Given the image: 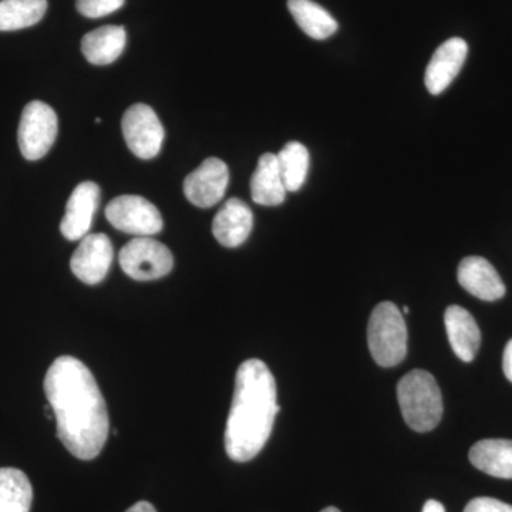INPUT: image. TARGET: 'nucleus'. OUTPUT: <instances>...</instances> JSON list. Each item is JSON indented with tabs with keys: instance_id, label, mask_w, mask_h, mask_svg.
<instances>
[{
	"instance_id": "f257e3e1",
	"label": "nucleus",
	"mask_w": 512,
	"mask_h": 512,
	"mask_svg": "<svg viewBox=\"0 0 512 512\" xmlns=\"http://www.w3.org/2000/svg\"><path fill=\"white\" fill-rule=\"evenodd\" d=\"M45 393L63 446L80 460L99 456L110 420L93 373L76 357H59L47 370Z\"/></svg>"
},
{
	"instance_id": "f03ea898",
	"label": "nucleus",
	"mask_w": 512,
	"mask_h": 512,
	"mask_svg": "<svg viewBox=\"0 0 512 512\" xmlns=\"http://www.w3.org/2000/svg\"><path fill=\"white\" fill-rule=\"evenodd\" d=\"M276 382L262 360L239 366L235 392L225 427V451L231 460L247 463L261 453L279 413Z\"/></svg>"
},
{
	"instance_id": "7ed1b4c3",
	"label": "nucleus",
	"mask_w": 512,
	"mask_h": 512,
	"mask_svg": "<svg viewBox=\"0 0 512 512\" xmlns=\"http://www.w3.org/2000/svg\"><path fill=\"white\" fill-rule=\"evenodd\" d=\"M397 400L407 426L427 433L439 426L443 417V396L434 376L426 370H413L397 384Z\"/></svg>"
},
{
	"instance_id": "20e7f679",
	"label": "nucleus",
	"mask_w": 512,
	"mask_h": 512,
	"mask_svg": "<svg viewBox=\"0 0 512 512\" xmlns=\"http://www.w3.org/2000/svg\"><path fill=\"white\" fill-rule=\"evenodd\" d=\"M407 326L404 315L392 302H382L373 309L367 326V342L377 365H399L407 355Z\"/></svg>"
},
{
	"instance_id": "39448f33",
	"label": "nucleus",
	"mask_w": 512,
	"mask_h": 512,
	"mask_svg": "<svg viewBox=\"0 0 512 512\" xmlns=\"http://www.w3.org/2000/svg\"><path fill=\"white\" fill-rule=\"evenodd\" d=\"M57 128L55 110L43 101H30L19 123L18 141L22 156L29 161L45 157L55 144Z\"/></svg>"
},
{
	"instance_id": "423d86ee",
	"label": "nucleus",
	"mask_w": 512,
	"mask_h": 512,
	"mask_svg": "<svg viewBox=\"0 0 512 512\" xmlns=\"http://www.w3.org/2000/svg\"><path fill=\"white\" fill-rule=\"evenodd\" d=\"M124 274L136 281H156L170 274L174 258L170 249L150 237L131 239L120 251Z\"/></svg>"
},
{
	"instance_id": "0eeeda50",
	"label": "nucleus",
	"mask_w": 512,
	"mask_h": 512,
	"mask_svg": "<svg viewBox=\"0 0 512 512\" xmlns=\"http://www.w3.org/2000/svg\"><path fill=\"white\" fill-rule=\"evenodd\" d=\"M106 217L119 231L136 237H153L163 229L156 205L138 195H120L106 207Z\"/></svg>"
},
{
	"instance_id": "6e6552de",
	"label": "nucleus",
	"mask_w": 512,
	"mask_h": 512,
	"mask_svg": "<svg viewBox=\"0 0 512 512\" xmlns=\"http://www.w3.org/2000/svg\"><path fill=\"white\" fill-rule=\"evenodd\" d=\"M121 128L124 140L134 156L141 160H151L160 154L165 137L164 127L150 106L143 103L131 106L124 113Z\"/></svg>"
},
{
	"instance_id": "1a4fd4ad",
	"label": "nucleus",
	"mask_w": 512,
	"mask_h": 512,
	"mask_svg": "<svg viewBox=\"0 0 512 512\" xmlns=\"http://www.w3.org/2000/svg\"><path fill=\"white\" fill-rule=\"evenodd\" d=\"M228 184L227 164L220 158L210 157L185 178L184 194L195 207L211 208L224 198Z\"/></svg>"
},
{
	"instance_id": "9d476101",
	"label": "nucleus",
	"mask_w": 512,
	"mask_h": 512,
	"mask_svg": "<svg viewBox=\"0 0 512 512\" xmlns=\"http://www.w3.org/2000/svg\"><path fill=\"white\" fill-rule=\"evenodd\" d=\"M114 249L106 234H90L74 251L70 268L87 285H97L109 274Z\"/></svg>"
},
{
	"instance_id": "9b49d317",
	"label": "nucleus",
	"mask_w": 512,
	"mask_h": 512,
	"mask_svg": "<svg viewBox=\"0 0 512 512\" xmlns=\"http://www.w3.org/2000/svg\"><path fill=\"white\" fill-rule=\"evenodd\" d=\"M100 187L93 181L77 185L66 204L60 231L69 241H82L89 235L93 217L99 208Z\"/></svg>"
},
{
	"instance_id": "f8f14e48",
	"label": "nucleus",
	"mask_w": 512,
	"mask_h": 512,
	"mask_svg": "<svg viewBox=\"0 0 512 512\" xmlns=\"http://www.w3.org/2000/svg\"><path fill=\"white\" fill-rule=\"evenodd\" d=\"M468 55V45L461 37H453L444 42L431 57L426 69L424 83L434 96L441 94L453 83Z\"/></svg>"
},
{
	"instance_id": "ddd939ff",
	"label": "nucleus",
	"mask_w": 512,
	"mask_h": 512,
	"mask_svg": "<svg viewBox=\"0 0 512 512\" xmlns=\"http://www.w3.org/2000/svg\"><path fill=\"white\" fill-rule=\"evenodd\" d=\"M458 282L481 301L494 302L505 295V285L497 269L481 256H467L458 265Z\"/></svg>"
},
{
	"instance_id": "4468645a",
	"label": "nucleus",
	"mask_w": 512,
	"mask_h": 512,
	"mask_svg": "<svg viewBox=\"0 0 512 512\" xmlns=\"http://www.w3.org/2000/svg\"><path fill=\"white\" fill-rule=\"evenodd\" d=\"M254 227L251 208L238 198H231L222 205L212 221V234L225 248H238L247 241Z\"/></svg>"
},
{
	"instance_id": "2eb2a0df",
	"label": "nucleus",
	"mask_w": 512,
	"mask_h": 512,
	"mask_svg": "<svg viewBox=\"0 0 512 512\" xmlns=\"http://www.w3.org/2000/svg\"><path fill=\"white\" fill-rule=\"evenodd\" d=\"M447 336L451 349L463 362H473L481 345V332L476 319L458 305L448 306L444 313Z\"/></svg>"
},
{
	"instance_id": "dca6fc26",
	"label": "nucleus",
	"mask_w": 512,
	"mask_h": 512,
	"mask_svg": "<svg viewBox=\"0 0 512 512\" xmlns=\"http://www.w3.org/2000/svg\"><path fill=\"white\" fill-rule=\"evenodd\" d=\"M286 188L279 171L278 158L275 154L266 153L256 165L251 180L252 200L265 207L281 205L286 198Z\"/></svg>"
},
{
	"instance_id": "f3484780",
	"label": "nucleus",
	"mask_w": 512,
	"mask_h": 512,
	"mask_svg": "<svg viewBox=\"0 0 512 512\" xmlns=\"http://www.w3.org/2000/svg\"><path fill=\"white\" fill-rule=\"evenodd\" d=\"M126 40L123 26H103L83 37L82 52L94 66H107L119 59L126 49Z\"/></svg>"
},
{
	"instance_id": "a211bd4d",
	"label": "nucleus",
	"mask_w": 512,
	"mask_h": 512,
	"mask_svg": "<svg viewBox=\"0 0 512 512\" xmlns=\"http://www.w3.org/2000/svg\"><path fill=\"white\" fill-rule=\"evenodd\" d=\"M471 464L488 476L512 478V441L504 439L481 440L471 447Z\"/></svg>"
},
{
	"instance_id": "6ab92c4d",
	"label": "nucleus",
	"mask_w": 512,
	"mask_h": 512,
	"mask_svg": "<svg viewBox=\"0 0 512 512\" xmlns=\"http://www.w3.org/2000/svg\"><path fill=\"white\" fill-rule=\"evenodd\" d=\"M288 8L299 28L312 39H328L338 30V22L328 10L312 0H288Z\"/></svg>"
},
{
	"instance_id": "aec40b11",
	"label": "nucleus",
	"mask_w": 512,
	"mask_h": 512,
	"mask_svg": "<svg viewBox=\"0 0 512 512\" xmlns=\"http://www.w3.org/2000/svg\"><path fill=\"white\" fill-rule=\"evenodd\" d=\"M33 488L18 468H0V512H29Z\"/></svg>"
},
{
	"instance_id": "412c9836",
	"label": "nucleus",
	"mask_w": 512,
	"mask_h": 512,
	"mask_svg": "<svg viewBox=\"0 0 512 512\" xmlns=\"http://www.w3.org/2000/svg\"><path fill=\"white\" fill-rule=\"evenodd\" d=\"M47 0H0V32L30 28L43 19Z\"/></svg>"
},
{
	"instance_id": "4be33fe9",
	"label": "nucleus",
	"mask_w": 512,
	"mask_h": 512,
	"mask_svg": "<svg viewBox=\"0 0 512 512\" xmlns=\"http://www.w3.org/2000/svg\"><path fill=\"white\" fill-rule=\"evenodd\" d=\"M276 158H278L279 171H281L286 191L301 190L308 177L309 163H311L308 148L299 141H291L279 151Z\"/></svg>"
},
{
	"instance_id": "5701e85b",
	"label": "nucleus",
	"mask_w": 512,
	"mask_h": 512,
	"mask_svg": "<svg viewBox=\"0 0 512 512\" xmlns=\"http://www.w3.org/2000/svg\"><path fill=\"white\" fill-rule=\"evenodd\" d=\"M126 0H76L77 10L90 19L104 18L117 12Z\"/></svg>"
},
{
	"instance_id": "b1692460",
	"label": "nucleus",
	"mask_w": 512,
	"mask_h": 512,
	"mask_svg": "<svg viewBox=\"0 0 512 512\" xmlns=\"http://www.w3.org/2000/svg\"><path fill=\"white\" fill-rule=\"evenodd\" d=\"M464 512H512V505L490 497L474 498Z\"/></svg>"
},
{
	"instance_id": "393cba45",
	"label": "nucleus",
	"mask_w": 512,
	"mask_h": 512,
	"mask_svg": "<svg viewBox=\"0 0 512 512\" xmlns=\"http://www.w3.org/2000/svg\"><path fill=\"white\" fill-rule=\"evenodd\" d=\"M504 375L512 383V339L507 343L503 356Z\"/></svg>"
},
{
	"instance_id": "a878e982",
	"label": "nucleus",
	"mask_w": 512,
	"mask_h": 512,
	"mask_svg": "<svg viewBox=\"0 0 512 512\" xmlns=\"http://www.w3.org/2000/svg\"><path fill=\"white\" fill-rule=\"evenodd\" d=\"M126 512H157L156 508L153 507L147 501H140V503L134 504L133 507L128 508Z\"/></svg>"
},
{
	"instance_id": "bb28decb",
	"label": "nucleus",
	"mask_w": 512,
	"mask_h": 512,
	"mask_svg": "<svg viewBox=\"0 0 512 512\" xmlns=\"http://www.w3.org/2000/svg\"><path fill=\"white\" fill-rule=\"evenodd\" d=\"M423 512H446V508L439 501L429 500L424 504Z\"/></svg>"
},
{
	"instance_id": "cd10ccee",
	"label": "nucleus",
	"mask_w": 512,
	"mask_h": 512,
	"mask_svg": "<svg viewBox=\"0 0 512 512\" xmlns=\"http://www.w3.org/2000/svg\"><path fill=\"white\" fill-rule=\"evenodd\" d=\"M320 512H340V511L338 510V508L328 507V508H325V510L320 511Z\"/></svg>"
},
{
	"instance_id": "c85d7f7f",
	"label": "nucleus",
	"mask_w": 512,
	"mask_h": 512,
	"mask_svg": "<svg viewBox=\"0 0 512 512\" xmlns=\"http://www.w3.org/2000/svg\"><path fill=\"white\" fill-rule=\"evenodd\" d=\"M410 312L409 306H403L402 313L403 315H407Z\"/></svg>"
}]
</instances>
